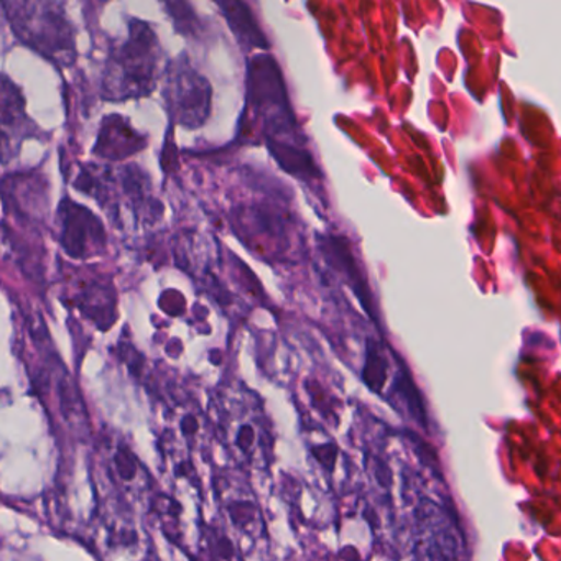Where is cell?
Returning <instances> with one entry per match:
<instances>
[{"label":"cell","instance_id":"5b68a950","mask_svg":"<svg viewBox=\"0 0 561 561\" xmlns=\"http://www.w3.org/2000/svg\"><path fill=\"white\" fill-rule=\"evenodd\" d=\"M163 98L173 123L186 129H198L211 113V87L192 67L186 55L167 68Z\"/></svg>","mask_w":561,"mask_h":561},{"label":"cell","instance_id":"9c48e42d","mask_svg":"<svg viewBox=\"0 0 561 561\" xmlns=\"http://www.w3.org/2000/svg\"><path fill=\"white\" fill-rule=\"evenodd\" d=\"M232 34L245 50H267V38L262 34L249 5L242 2H218Z\"/></svg>","mask_w":561,"mask_h":561},{"label":"cell","instance_id":"7a4b0ae2","mask_svg":"<svg viewBox=\"0 0 561 561\" xmlns=\"http://www.w3.org/2000/svg\"><path fill=\"white\" fill-rule=\"evenodd\" d=\"M12 34L24 47L58 68L77 64V31L68 18L65 2H2Z\"/></svg>","mask_w":561,"mask_h":561},{"label":"cell","instance_id":"ba28073f","mask_svg":"<svg viewBox=\"0 0 561 561\" xmlns=\"http://www.w3.org/2000/svg\"><path fill=\"white\" fill-rule=\"evenodd\" d=\"M149 147V136L139 133L127 117L110 114L101 121L93 156L104 162L117 163L137 156Z\"/></svg>","mask_w":561,"mask_h":561},{"label":"cell","instance_id":"30bf717a","mask_svg":"<svg viewBox=\"0 0 561 561\" xmlns=\"http://www.w3.org/2000/svg\"><path fill=\"white\" fill-rule=\"evenodd\" d=\"M272 156L278 165L294 176L304 180L321 179L320 170L314 165L313 157L304 147L285 146V144L268 142Z\"/></svg>","mask_w":561,"mask_h":561},{"label":"cell","instance_id":"52a82bcc","mask_svg":"<svg viewBox=\"0 0 561 561\" xmlns=\"http://www.w3.org/2000/svg\"><path fill=\"white\" fill-rule=\"evenodd\" d=\"M44 137V129L28 116L21 87L0 73V165L14 162L25 140Z\"/></svg>","mask_w":561,"mask_h":561},{"label":"cell","instance_id":"6da1fadb","mask_svg":"<svg viewBox=\"0 0 561 561\" xmlns=\"http://www.w3.org/2000/svg\"><path fill=\"white\" fill-rule=\"evenodd\" d=\"M124 41L111 42L100 81L101 100L107 103L150 96L160 78L162 45L152 25L130 19Z\"/></svg>","mask_w":561,"mask_h":561},{"label":"cell","instance_id":"8fae6325","mask_svg":"<svg viewBox=\"0 0 561 561\" xmlns=\"http://www.w3.org/2000/svg\"><path fill=\"white\" fill-rule=\"evenodd\" d=\"M163 8L169 12L170 19L173 21V27L180 35H183V37H198L202 24H199L192 5L185 4V2H165Z\"/></svg>","mask_w":561,"mask_h":561},{"label":"cell","instance_id":"8992f818","mask_svg":"<svg viewBox=\"0 0 561 561\" xmlns=\"http://www.w3.org/2000/svg\"><path fill=\"white\" fill-rule=\"evenodd\" d=\"M55 238L65 254L73 261H90L106 254L107 231L100 216L65 196L55 216Z\"/></svg>","mask_w":561,"mask_h":561},{"label":"cell","instance_id":"277c9868","mask_svg":"<svg viewBox=\"0 0 561 561\" xmlns=\"http://www.w3.org/2000/svg\"><path fill=\"white\" fill-rule=\"evenodd\" d=\"M61 264V261H60ZM64 271V291L61 300L67 307L81 313L100 331H110L116 324L117 290L113 277L94 268H78L73 265H60Z\"/></svg>","mask_w":561,"mask_h":561},{"label":"cell","instance_id":"3957f363","mask_svg":"<svg viewBox=\"0 0 561 561\" xmlns=\"http://www.w3.org/2000/svg\"><path fill=\"white\" fill-rule=\"evenodd\" d=\"M248 91L249 104L257 110L265 130L272 136L268 142H282V137H285V146L304 147L298 140V124L291 114L287 91L274 58L268 55L252 58L249 64Z\"/></svg>","mask_w":561,"mask_h":561}]
</instances>
